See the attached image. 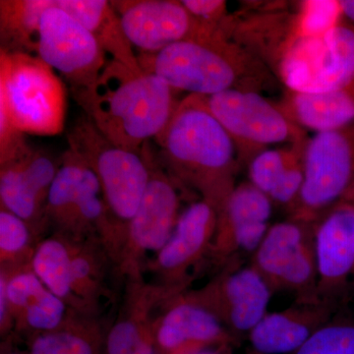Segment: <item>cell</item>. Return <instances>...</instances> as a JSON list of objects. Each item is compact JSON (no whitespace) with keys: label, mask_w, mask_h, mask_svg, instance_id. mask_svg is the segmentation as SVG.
I'll list each match as a JSON object with an SVG mask.
<instances>
[{"label":"cell","mask_w":354,"mask_h":354,"mask_svg":"<svg viewBox=\"0 0 354 354\" xmlns=\"http://www.w3.org/2000/svg\"><path fill=\"white\" fill-rule=\"evenodd\" d=\"M181 3L193 18L207 27L223 30L230 18L227 2L223 0H183Z\"/></svg>","instance_id":"33"},{"label":"cell","mask_w":354,"mask_h":354,"mask_svg":"<svg viewBox=\"0 0 354 354\" xmlns=\"http://www.w3.org/2000/svg\"><path fill=\"white\" fill-rule=\"evenodd\" d=\"M351 202H353V204H354V197H353V200H351Z\"/></svg>","instance_id":"37"},{"label":"cell","mask_w":354,"mask_h":354,"mask_svg":"<svg viewBox=\"0 0 354 354\" xmlns=\"http://www.w3.org/2000/svg\"><path fill=\"white\" fill-rule=\"evenodd\" d=\"M279 106L304 130L319 133L348 127L354 123V83L317 94L288 91Z\"/></svg>","instance_id":"22"},{"label":"cell","mask_w":354,"mask_h":354,"mask_svg":"<svg viewBox=\"0 0 354 354\" xmlns=\"http://www.w3.org/2000/svg\"><path fill=\"white\" fill-rule=\"evenodd\" d=\"M272 71L288 91L330 92L354 83V24L344 20L320 36L298 39Z\"/></svg>","instance_id":"7"},{"label":"cell","mask_w":354,"mask_h":354,"mask_svg":"<svg viewBox=\"0 0 354 354\" xmlns=\"http://www.w3.org/2000/svg\"><path fill=\"white\" fill-rule=\"evenodd\" d=\"M58 167L59 162L50 155L32 148L0 167L1 209L25 221L35 234L44 228V211Z\"/></svg>","instance_id":"19"},{"label":"cell","mask_w":354,"mask_h":354,"mask_svg":"<svg viewBox=\"0 0 354 354\" xmlns=\"http://www.w3.org/2000/svg\"><path fill=\"white\" fill-rule=\"evenodd\" d=\"M31 266L46 290L66 302L77 313L87 315L74 292L67 239L55 234L37 243Z\"/></svg>","instance_id":"25"},{"label":"cell","mask_w":354,"mask_h":354,"mask_svg":"<svg viewBox=\"0 0 354 354\" xmlns=\"http://www.w3.org/2000/svg\"><path fill=\"white\" fill-rule=\"evenodd\" d=\"M176 93L153 74L111 59L76 102L106 138L142 153L149 140L157 138L169 124L180 102Z\"/></svg>","instance_id":"2"},{"label":"cell","mask_w":354,"mask_h":354,"mask_svg":"<svg viewBox=\"0 0 354 354\" xmlns=\"http://www.w3.org/2000/svg\"><path fill=\"white\" fill-rule=\"evenodd\" d=\"M71 239H97L104 242L109 232V216L101 185L92 169L73 151H66L48 194L44 227Z\"/></svg>","instance_id":"11"},{"label":"cell","mask_w":354,"mask_h":354,"mask_svg":"<svg viewBox=\"0 0 354 354\" xmlns=\"http://www.w3.org/2000/svg\"><path fill=\"white\" fill-rule=\"evenodd\" d=\"M99 339L97 328L76 315L59 329L35 335L31 354H97Z\"/></svg>","instance_id":"27"},{"label":"cell","mask_w":354,"mask_h":354,"mask_svg":"<svg viewBox=\"0 0 354 354\" xmlns=\"http://www.w3.org/2000/svg\"><path fill=\"white\" fill-rule=\"evenodd\" d=\"M7 354H21V353H7Z\"/></svg>","instance_id":"36"},{"label":"cell","mask_w":354,"mask_h":354,"mask_svg":"<svg viewBox=\"0 0 354 354\" xmlns=\"http://www.w3.org/2000/svg\"><path fill=\"white\" fill-rule=\"evenodd\" d=\"M55 6L81 23L113 60L133 69H141L138 57L123 30L120 15L111 1L55 0Z\"/></svg>","instance_id":"23"},{"label":"cell","mask_w":354,"mask_h":354,"mask_svg":"<svg viewBox=\"0 0 354 354\" xmlns=\"http://www.w3.org/2000/svg\"><path fill=\"white\" fill-rule=\"evenodd\" d=\"M272 206L271 199L250 181L235 186L218 213L209 257L225 267L241 253L253 254L271 227Z\"/></svg>","instance_id":"15"},{"label":"cell","mask_w":354,"mask_h":354,"mask_svg":"<svg viewBox=\"0 0 354 354\" xmlns=\"http://www.w3.org/2000/svg\"><path fill=\"white\" fill-rule=\"evenodd\" d=\"M304 162V186L288 218L314 223L330 207L353 199L354 123L307 139Z\"/></svg>","instance_id":"6"},{"label":"cell","mask_w":354,"mask_h":354,"mask_svg":"<svg viewBox=\"0 0 354 354\" xmlns=\"http://www.w3.org/2000/svg\"><path fill=\"white\" fill-rule=\"evenodd\" d=\"M332 302L295 301L283 311L263 317L249 333V339L256 354L295 353L317 330L335 316Z\"/></svg>","instance_id":"21"},{"label":"cell","mask_w":354,"mask_h":354,"mask_svg":"<svg viewBox=\"0 0 354 354\" xmlns=\"http://www.w3.org/2000/svg\"><path fill=\"white\" fill-rule=\"evenodd\" d=\"M292 354H354V321L333 317Z\"/></svg>","instance_id":"31"},{"label":"cell","mask_w":354,"mask_h":354,"mask_svg":"<svg viewBox=\"0 0 354 354\" xmlns=\"http://www.w3.org/2000/svg\"><path fill=\"white\" fill-rule=\"evenodd\" d=\"M32 227L6 209H0V264L19 268L31 265L36 245Z\"/></svg>","instance_id":"29"},{"label":"cell","mask_w":354,"mask_h":354,"mask_svg":"<svg viewBox=\"0 0 354 354\" xmlns=\"http://www.w3.org/2000/svg\"><path fill=\"white\" fill-rule=\"evenodd\" d=\"M143 149L150 165V180L138 209L125 228L115 265L127 281L143 279L147 257L156 255L165 246L183 213L178 183L156 162L149 143Z\"/></svg>","instance_id":"10"},{"label":"cell","mask_w":354,"mask_h":354,"mask_svg":"<svg viewBox=\"0 0 354 354\" xmlns=\"http://www.w3.org/2000/svg\"><path fill=\"white\" fill-rule=\"evenodd\" d=\"M106 53L78 21L55 4L41 16L37 57L68 82L75 101L94 86Z\"/></svg>","instance_id":"12"},{"label":"cell","mask_w":354,"mask_h":354,"mask_svg":"<svg viewBox=\"0 0 354 354\" xmlns=\"http://www.w3.org/2000/svg\"><path fill=\"white\" fill-rule=\"evenodd\" d=\"M194 354H218V351H214V348L204 349V351H198Z\"/></svg>","instance_id":"35"},{"label":"cell","mask_w":354,"mask_h":354,"mask_svg":"<svg viewBox=\"0 0 354 354\" xmlns=\"http://www.w3.org/2000/svg\"><path fill=\"white\" fill-rule=\"evenodd\" d=\"M0 97L25 134L55 136L64 131L66 91L55 70L37 55L0 50Z\"/></svg>","instance_id":"5"},{"label":"cell","mask_w":354,"mask_h":354,"mask_svg":"<svg viewBox=\"0 0 354 354\" xmlns=\"http://www.w3.org/2000/svg\"><path fill=\"white\" fill-rule=\"evenodd\" d=\"M184 295L215 316L234 337L249 335L262 320L272 292L252 266L241 267L234 261L207 285Z\"/></svg>","instance_id":"13"},{"label":"cell","mask_w":354,"mask_h":354,"mask_svg":"<svg viewBox=\"0 0 354 354\" xmlns=\"http://www.w3.org/2000/svg\"><path fill=\"white\" fill-rule=\"evenodd\" d=\"M218 213L209 203H192L181 213L169 241L146 267L157 277V285L185 290L189 272L209 255L216 234Z\"/></svg>","instance_id":"14"},{"label":"cell","mask_w":354,"mask_h":354,"mask_svg":"<svg viewBox=\"0 0 354 354\" xmlns=\"http://www.w3.org/2000/svg\"><path fill=\"white\" fill-rule=\"evenodd\" d=\"M342 15L344 19L354 24V0H341Z\"/></svg>","instance_id":"34"},{"label":"cell","mask_w":354,"mask_h":354,"mask_svg":"<svg viewBox=\"0 0 354 354\" xmlns=\"http://www.w3.org/2000/svg\"><path fill=\"white\" fill-rule=\"evenodd\" d=\"M31 149L25 133L14 124L6 100L0 97V167L22 158Z\"/></svg>","instance_id":"32"},{"label":"cell","mask_w":354,"mask_h":354,"mask_svg":"<svg viewBox=\"0 0 354 354\" xmlns=\"http://www.w3.org/2000/svg\"><path fill=\"white\" fill-rule=\"evenodd\" d=\"M111 3L120 15L128 41L140 53H158L212 29L198 22L176 0H123Z\"/></svg>","instance_id":"16"},{"label":"cell","mask_w":354,"mask_h":354,"mask_svg":"<svg viewBox=\"0 0 354 354\" xmlns=\"http://www.w3.org/2000/svg\"><path fill=\"white\" fill-rule=\"evenodd\" d=\"M272 295L290 292L295 301H319L314 223L295 220L271 225L251 258Z\"/></svg>","instance_id":"9"},{"label":"cell","mask_w":354,"mask_h":354,"mask_svg":"<svg viewBox=\"0 0 354 354\" xmlns=\"http://www.w3.org/2000/svg\"><path fill=\"white\" fill-rule=\"evenodd\" d=\"M67 241L69 242L74 292L83 305L86 314L91 315L104 290V266L99 253L104 250L97 239L84 241L67 239Z\"/></svg>","instance_id":"26"},{"label":"cell","mask_w":354,"mask_h":354,"mask_svg":"<svg viewBox=\"0 0 354 354\" xmlns=\"http://www.w3.org/2000/svg\"><path fill=\"white\" fill-rule=\"evenodd\" d=\"M158 354H194L225 348L234 337L209 311L183 292L167 300L153 318Z\"/></svg>","instance_id":"18"},{"label":"cell","mask_w":354,"mask_h":354,"mask_svg":"<svg viewBox=\"0 0 354 354\" xmlns=\"http://www.w3.org/2000/svg\"><path fill=\"white\" fill-rule=\"evenodd\" d=\"M181 292L144 279L128 281L124 302L106 337V354H158L153 311Z\"/></svg>","instance_id":"20"},{"label":"cell","mask_w":354,"mask_h":354,"mask_svg":"<svg viewBox=\"0 0 354 354\" xmlns=\"http://www.w3.org/2000/svg\"><path fill=\"white\" fill-rule=\"evenodd\" d=\"M155 140L167 174L196 191L218 213L236 186L235 174L241 165L234 141L209 111L205 95H187L180 100Z\"/></svg>","instance_id":"1"},{"label":"cell","mask_w":354,"mask_h":354,"mask_svg":"<svg viewBox=\"0 0 354 354\" xmlns=\"http://www.w3.org/2000/svg\"><path fill=\"white\" fill-rule=\"evenodd\" d=\"M53 4L55 0H1L0 50L37 55L41 16Z\"/></svg>","instance_id":"24"},{"label":"cell","mask_w":354,"mask_h":354,"mask_svg":"<svg viewBox=\"0 0 354 354\" xmlns=\"http://www.w3.org/2000/svg\"><path fill=\"white\" fill-rule=\"evenodd\" d=\"M67 142L70 150L82 158L101 185L109 223L104 248L116 265L125 228L138 209L150 180L148 158L144 149L137 153L115 145L86 114L70 128Z\"/></svg>","instance_id":"4"},{"label":"cell","mask_w":354,"mask_h":354,"mask_svg":"<svg viewBox=\"0 0 354 354\" xmlns=\"http://www.w3.org/2000/svg\"><path fill=\"white\" fill-rule=\"evenodd\" d=\"M78 314L64 300L46 290L16 321L15 328L35 335L51 332L64 327Z\"/></svg>","instance_id":"30"},{"label":"cell","mask_w":354,"mask_h":354,"mask_svg":"<svg viewBox=\"0 0 354 354\" xmlns=\"http://www.w3.org/2000/svg\"><path fill=\"white\" fill-rule=\"evenodd\" d=\"M137 57L143 71L188 95L208 97L230 88L258 92L269 81L268 67L223 30Z\"/></svg>","instance_id":"3"},{"label":"cell","mask_w":354,"mask_h":354,"mask_svg":"<svg viewBox=\"0 0 354 354\" xmlns=\"http://www.w3.org/2000/svg\"><path fill=\"white\" fill-rule=\"evenodd\" d=\"M318 295L337 304L354 283V204L342 201L314 223Z\"/></svg>","instance_id":"17"},{"label":"cell","mask_w":354,"mask_h":354,"mask_svg":"<svg viewBox=\"0 0 354 354\" xmlns=\"http://www.w3.org/2000/svg\"><path fill=\"white\" fill-rule=\"evenodd\" d=\"M306 141L267 149L256 155L248 165L249 181L269 197L290 165L304 157Z\"/></svg>","instance_id":"28"},{"label":"cell","mask_w":354,"mask_h":354,"mask_svg":"<svg viewBox=\"0 0 354 354\" xmlns=\"http://www.w3.org/2000/svg\"><path fill=\"white\" fill-rule=\"evenodd\" d=\"M206 97L209 111L234 141L239 165L252 160L274 144L300 143L305 130L286 115L279 104L256 91L230 88Z\"/></svg>","instance_id":"8"}]
</instances>
